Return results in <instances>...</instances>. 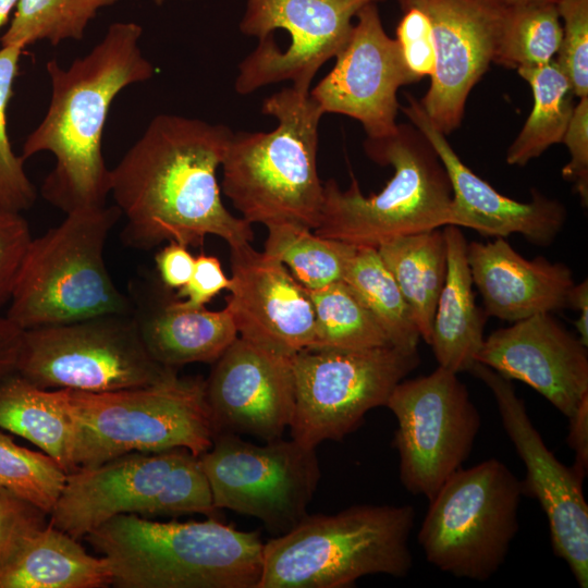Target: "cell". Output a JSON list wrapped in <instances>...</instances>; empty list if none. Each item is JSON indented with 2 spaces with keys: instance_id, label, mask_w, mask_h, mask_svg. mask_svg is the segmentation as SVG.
Masks as SVG:
<instances>
[{
  "instance_id": "1",
  "label": "cell",
  "mask_w": 588,
  "mask_h": 588,
  "mask_svg": "<svg viewBox=\"0 0 588 588\" xmlns=\"http://www.w3.org/2000/svg\"><path fill=\"white\" fill-rule=\"evenodd\" d=\"M233 132L196 118L158 114L110 170V194L125 218L123 242L198 247L206 236L252 243V224L223 205L217 172Z\"/></svg>"
},
{
  "instance_id": "2",
  "label": "cell",
  "mask_w": 588,
  "mask_h": 588,
  "mask_svg": "<svg viewBox=\"0 0 588 588\" xmlns=\"http://www.w3.org/2000/svg\"><path fill=\"white\" fill-rule=\"evenodd\" d=\"M142 35L135 22H114L87 54L66 68L56 59L46 64L50 103L26 137L21 157L25 161L39 152L53 155L54 167L41 194L65 213L106 205L110 170L102 155V135L111 105L124 88L156 74L140 49Z\"/></svg>"
},
{
  "instance_id": "3",
  "label": "cell",
  "mask_w": 588,
  "mask_h": 588,
  "mask_svg": "<svg viewBox=\"0 0 588 588\" xmlns=\"http://www.w3.org/2000/svg\"><path fill=\"white\" fill-rule=\"evenodd\" d=\"M84 539L109 561L118 588H257L262 572L260 534L212 517L162 523L121 514Z\"/></svg>"
},
{
  "instance_id": "4",
  "label": "cell",
  "mask_w": 588,
  "mask_h": 588,
  "mask_svg": "<svg viewBox=\"0 0 588 588\" xmlns=\"http://www.w3.org/2000/svg\"><path fill=\"white\" fill-rule=\"evenodd\" d=\"M261 112L277 120L275 128L232 133L221 163V191L250 224L289 223L314 231L323 201L317 172L323 113L309 90L294 86L266 98Z\"/></svg>"
},
{
  "instance_id": "5",
  "label": "cell",
  "mask_w": 588,
  "mask_h": 588,
  "mask_svg": "<svg viewBox=\"0 0 588 588\" xmlns=\"http://www.w3.org/2000/svg\"><path fill=\"white\" fill-rule=\"evenodd\" d=\"M409 504H356L307 514L264 544L257 588H345L368 575L405 577L413 567Z\"/></svg>"
},
{
  "instance_id": "6",
  "label": "cell",
  "mask_w": 588,
  "mask_h": 588,
  "mask_svg": "<svg viewBox=\"0 0 588 588\" xmlns=\"http://www.w3.org/2000/svg\"><path fill=\"white\" fill-rule=\"evenodd\" d=\"M365 154L393 176L378 194L363 195L356 179L342 191L330 179L323 184L318 226L320 236L357 247H378L396 237L448 225L452 188L429 140L413 124H397L382 138H366Z\"/></svg>"
},
{
  "instance_id": "7",
  "label": "cell",
  "mask_w": 588,
  "mask_h": 588,
  "mask_svg": "<svg viewBox=\"0 0 588 588\" xmlns=\"http://www.w3.org/2000/svg\"><path fill=\"white\" fill-rule=\"evenodd\" d=\"M115 206L82 208L32 238L7 317L23 330L130 314L131 301L113 283L105 245L121 217Z\"/></svg>"
},
{
  "instance_id": "8",
  "label": "cell",
  "mask_w": 588,
  "mask_h": 588,
  "mask_svg": "<svg viewBox=\"0 0 588 588\" xmlns=\"http://www.w3.org/2000/svg\"><path fill=\"white\" fill-rule=\"evenodd\" d=\"M76 425L75 469L134 452H207L217 434L206 380L179 377L91 393L63 389Z\"/></svg>"
},
{
  "instance_id": "9",
  "label": "cell",
  "mask_w": 588,
  "mask_h": 588,
  "mask_svg": "<svg viewBox=\"0 0 588 588\" xmlns=\"http://www.w3.org/2000/svg\"><path fill=\"white\" fill-rule=\"evenodd\" d=\"M218 513L198 456L185 449L127 453L68 473L50 524L79 540L121 514Z\"/></svg>"
},
{
  "instance_id": "10",
  "label": "cell",
  "mask_w": 588,
  "mask_h": 588,
  "mask_svg": "<svg viewBox=\"0 0 588 588\" xmlns=\"http://www.w3.org/2000/svg\"><path fill=\"white\" fill-rule=\"evenodd\" d=\"M522 481L498 458L455 471L428 500L417 541L427 562L485 581L503 565L518 531Z\"/></svg>"
},
{
  "instance_id": "11",
  "label": "cell",
  "mask_w": 588,
  "mask_h": 588,
  "mask_svg": "<svg viewBox=\"0 0 588 588\" xmlns=\"http://www.w3.org/2000/svg\"><path fill=\"white\" fill-rule=\"evenodd\" d=\"M174 371L150 356L131 313L24 330L15 369L41 389L91 393L149 385Z\"/></svg>"
},
{
  "instance_id": "12",
  "label": "cell",
  "mask_w": 588,
  "mask_h": 588,
  "mask_svg": "<svg viewBox=\"0 0 588 588\" xmlns=\"http://www.w3.org/2000/svg\"><path fill=\"white\" fill-rule=\"evenodd\" d=\"M420 364L418 348L305 350L292 357L295 408L291 439L316 449L355 431L385 406L395 385Z\"/></svg>"
},
{
  "instance_id": "13",
  "label": "cell",
  "mask_w": 588,
  "mask_h": 588,
  "mask_svg": "<svg viewBox=\"0 0 588 588\" xmlns=\"http://www.w3.org/2000/svg\"><path fill=\"white\" fill-rule=\"evenodd\" d=\"M315 450L293 439L258 445L218 433L198 458L218 510L255 517L279 536L308 514L321 477Z\"/></svg>"
},
{
  "instance_id": "14",
  "label": "cell",
  "mask_w": 588,
  "mask_h": 588,
  "mask_svg": "<svg viewBox=\"0 0 588 588\" xmlns=\"http://www.w3.org/2000/svg\"><path fill=\"white\" fill-rule=\"evenodd\" d=\"M385 406L397 422L392 445L400 481L430 500L471 454L481 427L479 411L457 373L440 366L400 381Z\"/></svg>"
},
{
  "instance_id": "15",
  "label": "cell",
  "mask_w": 588,
  "mask_h": 588,
  "mask_svg": "<svg viewBox=\"0 0 588 588\" xmlns=\"http://www.w3.org/2000/svg\"><path fill=\"white\" fill-rule=\"evenodd\" d=\"M382 0H247L240 30L258 38L238 64L235 90L248 95L284 81L310 90L318 70L346 42L352 20Z\"/></svg>"
},
{
  "instance_id": "16",
  "label": "cell",
  "mask_w": 588,
  "mask_h": 588,
  "mask_svg": "<svg viewBox=\"0 0 588 588\" xmlns=\"http://www.w3.org/2000/svg\"><path fill=\"white\" fill-rule=\"evenodd\" d=\"M491 391L503 428L526 468L523 495L540 504L554 554L569 567L577 585L588 587V504L586 475L566 466L546 445L512 380L475 362L468 370Z\"/></svg>"
},
{
  "instance_id": "17",
  "label": "cell",
  "mask_w": 588,
  "mask_h": 588,
  "mask_svg": "<svg viewBox=\"0 0 588 588\" xmlns=\"http://www.w3.org/2000/svg\"><path fill=\"white\" fill-rule=\"evenodd\" d=\"M332 70L311 89L322 113L360 122L367 138L392 135L397 90L419 79L407 69L396 39L385 33L376 2L363 7Z\"/></svg>"
},
{
  "instance_id": "18",
  "label": "cell",
  "mask_w": 588,
  "mask_h": 588,
  "mask_svg": "<svg viewBox=\"0 0 588 588\" xmlns=\"http://www.w3.org/2000/svg\"><path fill=\"white\" fill-rule=\"evenodd\" d=\"M403 10L417 8L429 19L436 70L419 103L445 136L463 120L473 87L493 62L504 4L487 0H397Z\"/></svg>"
},
{
  "instance_id": "19",
  "label": "cell",
  "mask_w": 588,
  "mask_h": 588,
  "mask_svg": "<svg viewBox=\"0 0 588 588\" xmlns=\"http://www.w3.org/2000/svg\"><path fill=\"white\" fill-rule=\"evenodd\" d=\"M206 395L217 434L282 438L295 408L292 357L237 336L215 362Z\"/></svg>"
},
{
  "instance_id": "20",
  "label": "cell",
  "mask_w": 588,
  "mask_h": 588,
  "mask_svg": "<svg viewBox=\"0 0 588 588\" xmlns=\"http://www.w3.org/2000/svg\"><path fill=\"white\" fill-rule=\"evenodd\" d=\"M230 252L225 307L240 338L287 357L309 350L315 310L308 290L282 262L250 243L231 246Z\"/></svg>"
},
{
  "instance_id": "21",
  "label": "cell",
  "mask_w": 588,
  "mask_h": 588,
  "mask_svg": "<svg viewBox=\"0 0 588 588\" xmlns=\"http://www.w3.org/2000/svg\"><path fill=\"white\" fill-rule=\"evenodd\" d=\"M476 362L528 384L567 418L588 396L587 346L551 313L491 332Z\"/></svg>"
},
{
  "instance_id": "22",
  "label": "cell",
  "mask_w": 588,
  "mask_h": 588,
  "mask_svg": "<svg viewBox=\"0 0 588 588\" xmlns=\"http://www.w3.org/2000/svg\"><path fill=\"white\" fill-rule=\"evenodd\" d=\"M402 111L429 140L439 156L452 188L448 225L473 229L483 236L506 237L519 234L538 246L550 245L562 231L566 207L532 188L531 200L520 203L500 194L475 174L431 123L419 100L406 95Z\"/></svg>"
},
{
  "instance_id": "23",
  "label": "cell",
  "mask_w": 588,
  "mask_h": 588,
  "mask_svg": "<svg viewBox=\"0 0 588 588\" xmlns=\"http://www.w3.org/2000/svg\"><path fill=\"white\" fill-rule=\"evenodd\" d=\"M467 261L488 317L516 322L568 308L575 282L571 269L562 262L542 256L527 259L504 237L467 242Z\"/></svg>"
},
{
  "instance_id": "24",
  "label": "cell",
  "mask_w": 588,
  "mask_h": 588,
  "mask_svg": "<svg viewBox=\"0 0 588 588\" xmlns=\"http://www.w3.org/2000/svg\"><path fill=\"white\" fill-rule=\"evenodd\" d=\"M131 315L150 356L176 369L192 363H215L237 339L229 309L182 305L175 295L162 299L137 279L130 285Z\"/></svg>"
},
{
  "instance_id": "25",
  "label": "cell",
  "mask_w": 588,
  "mask_h": 588,
  "mask_svg": "<svg viewBox=\"0 0 588 588\" xmlns=\"http://www.w3.org/2000/svg\"><path fill=\"white\" fill-rule=\"evenodd\" d=\"M446 275L434 311L429 345L438 366L468 371L483 343L488 315L478 307L467 261V241L455 225L443 226Z\"/></svg>"
},
{
  "instance_id": "26",
  "label": "cell",
  "mask_w": 588,
  "mask_h": 588,
  "mask_svg": "<svg viewBox=\"0 0 588 588\" xmlns=\"http://www.w3.org/2000/svg\"><path fill=\"white\" fill-rule=\"evenodd\" d=\"M112 581L105 556L90 555L50 523L0 568V588H102Z\"/></svg>"
},
{
  "instance_id": "27",
  "label": "cell",
  "mask_w": 588,
  "mask_h": 588,
  "mask_svg": "<svg viewBox=\"0 0 588 588\" xmlns=\"http://www.w3.org/2000/svg\"><path fill=\"white\" fill-rule=\"evenodd\" d=\"M0 429L75 470L76 425L63 389H41L14 373L0 381Z\"/></svg>"
},
{
  "instance_id": "28",
  "label": "cell",
  "mask_w": 588,
  "mask_h": 588,
  "mask_svg": "<svg viewBox=\"0 0 588 588\" xmlns=\"http://www.w3.org/2000/svg\"><path fill=\"white\" fill-rule=\"evenodd\" d=\"M377 249L412 311L421 340L429 344L437 302L446 275L443 230L396 237Z\"/></svg>"
},
{
  "instance_id": "29",
  "label": "cell",
  "mask_w": 588,
  "mask_h": 588,
  "mask_svg": "<svg viewBox=\"0 0 588 588\" xmlns=\"http://www.w3.org/2000/svg\"><path fill=\"white\" fill-rule=\"evenodd\" d=\"M534 95L531 112L506 152V162L523 167L550 146L562 143L575 101L571 81L555 59L516 69Z\"/></svg>"
},
{
  "instance_id": "30",
  "label": "cell",
  "mask_w": 588,
  "mask_h": 588,
  "mask_svg": "<svg viewBox=\"0 0 588 588\" xmlns=\"http://www.w3.org/2000/svg\"><path fill=\"white\" fill-rule=\"evenodd\" d=\"M342 281L373 316L390 345L418 348L421 338L412 311L376 247H356Z\"/></svg>"
},
{
  "instance_id": "31",
  "label": "cell",
  "mask_w": 588,
  "mask_h": 588,
  "mask_svg": "<svg viewBox=\"0 0 588 588\" xmlns=\"http://www.w3.org/2000/svg\"><path fill=\"white\" fill-rule=\"evenodd\" d=\"M267 229L264 252L282 262L307 290L341 281L357 247L299 225L279 223Z\"/></svg>"
},
{
  "instance_id": "32",
  "label": "cell",
  "mask_w": 588,
  "mask_h": 588,
  "mask_svg": "<svg viewBox=\"0 0 588 588\" xmlns=\"http://www.w3.org/2000/svg\"><path fill=\"white\" fill-rule=\"evenodd\" d=\"M315 310L309 350H365L390 345L373 316L341 280L308 290Z\"/></svg>"
},
{
  "instance_id": "33",
  "label": "cell",
  "mask_w": 588,
  "mask_h": 588,
  "mask_svg": "<svg viewBox=\"0 0 588 588\" xmlns=\"http://www.w3.org/2000/svg\"><path fill=\"white\" fill-rule=\"evenodd\" d=\"M562 37L556 2L504 5L493 62L515 70L548 63L556 57Z\"/></svg>"
},
{
  "instance_id": "34",
  "label": "cell",
  "mask_w": 588,
  "mask_h": 588,
  "mask_svg": "<svg viewBox=\"0 0 588 588\" xmlns=\"http://www.w3.org/2000/svg\"><path fill=\"white\" fill-rule=\"evenodd\" d=\"M118 1L20 0L1 46L24 49L37 41L57 46L65 40H82L98 12Z\"/></svg>"
},
{
  "instance_id": "35",
  "label": "cell",
  "mask_w": 588,
  "mask_h": 588,
  "mask_svg": "<svg viewBox=\"0 0 588 588\" xmlns=\"http://www.w3.org/2000/svg\"><path fill=\"white\" fill-rule=\"evenodd\" d=\"M68 473L46 453L16 444L0 430V485L49 515Z\"/></svg>"
},
{
  "instance_id": "36",
  "label": "cell",
  "mask_w": 588,
  "mask_h": 588,
  "mask_svg": "<svg viewBox=\"0 0 588 588\" xmlns=\"http://www.w3.org/2000/svg\"><path fill=\"white\" fill-rule=\"evenodd\" d=\"M22 51L12 46L0 48V206L19 212L29 209L37 196L24 160L12 149L7 130V108L13 96Z\"/></svg>"
},
{
  "instance_id": "37",
  "label": "cell",
  "mask_w": 588,
  "mask_h": 588,
  "mask_svg": "<svg viewBox=\"0 0 588 588\" xmlns=\"http://www.w3.org/2000/svg\"><path fill=\"white\" fill-rule=\"evenodd\" d=\"M563 21L562 44L555 61L572 83L577 97L588 96V0H558Z\"/></svg>"
},
{
  "instance_id": "38",
  "label": "cell",
  "mask_w": 588,
  "mask_h": 588,
  "mask_svg": "<svg viewBox=\"0 0 588 588\" xmlns=\"http://www.w3.org/2000/svg\"><path fill=\"white\" fill-rule=\"evenodd\" d=\"M47 514L0 486V568L47 525Z\"/></svg>"
},
{
  "instance_id": "39",
  "label": "cell",
  "mask_w": 588,
  "mask_h": 588,
  "mask_svg": "<svg viewBox=\"0 0 588 588\" xmlns=\"http://www.w3.org/2000/svg\"><path fill=\"white\" fill-rule=\"evenodd\" d=\"M396 41L407 69L420 81L436 70V45L428 16L417 8L403 10Z\"/></svg>"
},
{
  "instance_id": "40",
  "label": "cell",
  "mask_w": 588,
  "mask_h": 588,
  "mask_svg": "<svg viewBox=\"0 0 588 588\" xmlns=\"http://www.w3.org/2000/svg\"><path fill=\"white\" fill-rule=\"evenodd\" d=\"M32 238L22 213L0 206V309L10 302Z\"/></svg>"
},
{
  "instance_id": "41",
  "label": "cell",
  "mask_w": 588,
  "mask_h": 588,
  "mask_svg": "<svg viewBox=\"0 0 588 588\" xmlns=\"http://www.w3.org/2000/svg\"><path fill=\"white\" fill-rule=\"evenodd\" d=\"M562 142L571 160L563 168V177L573 183L584 207L588 205V96L579 98Z\"/></svg>"
},
{
  "instance_id": "42",
  "label": "cell",
  "mask_w": 588,
  "mask_h": 588,
  "mask_svg": "<svg viewBox=\"0 0 588 588\" xmlns=\"http://www.w3.org/2000/svg\"><path fill=\"white\" fill-rule=\"evenodd\" d=\"M229 279L216 256L200 254L195 257L193 273L175 296L182 305L192 308L205 307L221 291L229 290Z\"/></svg>"
},
{
  "instance_id": "43",
  "label": "cell",
  "mask_w": 588,
  "mask_h": 588,
  "mask_svg": "<svg viewBox=\"0 0 588 588\" xmlns=\"http://www.w3.org/2000/svg\"><path fill=\"white\" fill-rule=\"evenodd\" d=\"M161 285L168 290H179L189 280L195 257L188 247L177 242H169L155 257Z\"/></svg>"
},
{
  "instance_id": "44",
  "label": "cell",
  "mask_w": 588,
  "mask_h": 588,
  "mask_svg": "<svg viewBox=\"0 0 588 588\" xmlns=\"http://www.w3.org/2000/svg\"><path fill=\"white\" fill-rule=\"evenodd\" d=\"M568 420L566 442L575 453L573 465L586 475L588 469V396L581 401Z\"/></svg>"
},
{
  "instance_id": "45",
  "label": "cell",
  "mask_w": 588,
  "mask_h": 588,
  "mask_svg": "<svg viewBox=\"0 0 588 588\" xmlns=\"http://www.w3.org/2000/svg\"><path fill=\"white\" fill-rule=\"evenodd\" d=\"M24 330L0 316V381L15 373Z\"/></svg>"
},
{
  "instance_id": "46",
  "label": "cell",
  "mask_w": 588,
  "mask_h": 588,
  "mask_svg": "<svg viewBox=\"0 0 588 588\" xmlns=\"http://www.w3.org/2000/svg\"><path fill=\"white\" fill-rule=\"evenodd\" d=\"M568 308L578 310V319L574 322L578 338L581 343L588 346V282L587 279L580 283H575L569 298Z\"/></svg>"
},
{
  "instance_id": "47",
  "label": "cell",
  "mask_w": 588,
  "mask_h": 588,
  "mask_svg": "<svg viewBox=\"0 0 588 588\" xmlns=\"http://www.w3.org/2000/svg\"><path fill=\"white\" fill-rule=\"evenodd\" d=\"M20 0H0V28L8 22L11 13L15 11Z\"/></svg>"
},
{
  "instance_id": "48",
  "label": "cell",
  "mask_w": 588,
  "mask_h": 588,
  "mask_svg": "<svg viewBox=\"0 0 588 588\" xmlns=\"http://www.w3.org/2000/svg\"><path fill=\"white\" fill-rule=\"evenodd\" d=\"M558 0H500L505 7H523L531 4H541L548 2H556Z\"/></svg>"
},
{
  "instance_id": "49",
  "label": "cell",
  "mask_w": 588,
  "mask_h": 588,
  "mask_svg": "<svg viewBox=\"0 0 588 588\" xmlns=\"http://www.w3.org/2000/svg\"><path fill=\"white\" fill-rule=\"evenodd\" d=\"M152 2H155L156 4L160 5L164 2V0H151Z\"/></svg>"
},
{
  "instance_id": "50",
  "label": "cell",
  "mask_w": 588,
  "mask_h": 588,
  "mask_svg": "<svg viewBox=\"0 0 588 588\" xmlns=\"http://www.w3.org/2000/svg\"><path fill=\"white\" fill-rule=\"evenodd\" d=\"M487 1H492V2H500V0H487Z\"/></svg>"
},
{
  "instance_id": "51",
  "label": "cell",
  "mask_w": 588,
  "mask_h": 588,
  "mask_svg": "<svg viewBox=\"0 0 588 588\" xmlns=\"http://www.w3.org/2000/svg\"><path fill=\"white\" fill-rule=\"evenodd\" d=\"M1 486V485H0Z\"/></svg>"
}]
</instances>
